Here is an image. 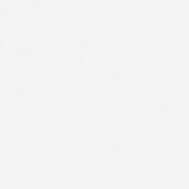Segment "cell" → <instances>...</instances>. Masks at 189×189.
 I'll use <instances>...</instances> for the list:
<instances>
[]
</instances>
